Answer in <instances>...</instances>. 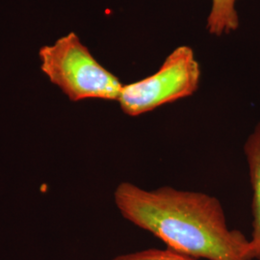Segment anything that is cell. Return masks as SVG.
I'll list each match as a JSON object with an SVG mask.
<instances>
[{"label": "cell", "mask_w": 260, "mask_h": 260, "mask_svg": "<svg viewBox=\"0 0 260 260\" xmlns=\"http://www.w3.org/2000/svg\"><path fill=\"white\" fill-rule=\"evenodd\" d=\"M112 260H199L171 249H148L121 254Z\"/></svg>", "instance_id": "obj_6"}, {"label": "cell", "mask_w": 260, "mask_h": 260, "mask_svg": "<svg viewBox=\"0 0 260 260\" xmlns=\"http://www.w3.org/2000/svg\"><path fill=\"white\" fill-rule=\"evenodd\" d=\"M201 75L194 50L181 46L167 56L153 75L133 83L123 84L117 102L127 116H141L193 95L199 89Z\"/></svg>", "instance_id": "obj_3"}, {"label": "cell", "mask_w": 260, "mask_h": 260, "mask_svg": "<svg viewBox=\"0 0 260 260\" xmlns=\"http://www.w3.org/2000/svg\"><path fill=\"white\" fill-rule=\"evenodd\" d=\"M39 57L42 72L70 101H118L123 84L99 63L74 32L42 47Z\"/></svg>", "instance_id": "obj_2"}, {"label": "cell", "mask_w": 260, "mask_h": 260, "mask_svg": "<svg viewBox=\"0 0 260 260\" xmlns=\"http://www.w3.org/2000/svg\"><path fill=\"white\" fill-rule=\"evenodd\" d=\"M244 153L252 190V233L250 243L253 259L260 260V122L246 140Z\"/></svg>", "instance_id": "obj_4"}, {"label": "cell", "mask_w": 260, "mask_h": 260, "mask_svg": "<svg viewBox=\"0 0 260 260\" xmlns=\"http://www.w3.org/2000/svg\"><path fill=\"white\" fill-rule=\"evenodd\" d=\"M211 2L206 24L208 32L216 37H222L237 30L239 27L237 0H211Z\"/></svg>", "instance_id": "obj_5"}, {"label": "cell", "mask_w": 260, "mask_h": 260, "mask_svg": "<svg viewBox=\"0 0 260 260\" xmlns=\"http://www.w3.org/2000/svg\"><path fill=\"white\" fill-rule=\"evenodd\" d=\"M114 200L125 220L168 249L197 259L253 260L250 240L229 228L222 204L214 196L171 186L145 190L121 182Z\"/></svg>", "instance_id": "obj_1"}]
</instances>
